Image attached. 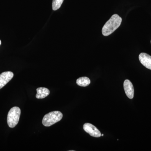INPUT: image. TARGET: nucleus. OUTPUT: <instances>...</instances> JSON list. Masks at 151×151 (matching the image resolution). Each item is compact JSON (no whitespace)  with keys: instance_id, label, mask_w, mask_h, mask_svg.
<instances>
[{"instance_id":"obj_2","label":"nucleus","mask_w":151,"mask_h":151,"mask_svg":"<svg viewBox=\"0 0 151 151\" xmlns=\"http://www.w3.org/2000/svg\"><path fill=\"white\" fill-rule=\"evenodd\" d=\"M63 118V114L58 111H52L47 114L43 117L42 124L45 127H49L59 122Z\"/></svg>"},{"instance_id":"obj_13","label":"nucleus","mask_w":151,"mask_h":151,"mask_svg":"<svg viewBox=\"0 0 151 151\" xmlns=\"http://www.w3.org/2000/svg\"></svg>"},{"instance_id":"obj_6","label":"nucleus","mask_w":151,"mask_h":151,"mask_svg":"<svg viewBox=\"0 0 151 151\" xmlns=\"http://www.w3.org/2000/svg\"><path fill=\"white\" fill-rule=\"evenodd\" d=\"M14 76V73L11 71H6L0 74V89L10 81Z\"/></svg>"},{"instance_id":"obj_8","label":"nucleus","mask_w":151,"mask_h":151,"mask_svg":"<svg viewBox=\"0 0 151 151\" xmlns=\"http://www.w3.org/2000/svg\"><path fill=\"white\" fill-rule=\"evenodd\" d=\"M37 94L36 95V97L37 99H43L47 97L50 94L49 90L45 87H39L37 89Z\"/></svg>"},{"instance_id":"obj_11","label":"nucleus","mask_w":151,"mask_h":151,"mask_svg":"<svg viewBox=\"0 0 151 151\" xmlns=\"http://www.w3.org/2000/svg\"><path fill=\"white\" fill-rule=\"evenodd\" d=\"M103 136H104V135H103V134H101V136H102V137H103Z\"/></svg>"},{"instance_id":"obj_7","label":"nucleus","mask_w":151,"mask_h":151,"mask_svg":"<svg viewBox=\"0 0 151 151\" xmlns=\"http://www.w3.org/2000/svg\"><path fill=\"white\" fill-rule=\"evenodd\" d=\"M140 62L148 69L151 70V56L147 53L142 52L139 55Z\"/></svg>"},{"instance_id":"obj_1","label":"nucleus","mask_w":151,"mask_h":151,"mask_svg":"<svg viewBox=\"0 0 151 151\" xmlns=\"http://www.w3.org/2000/svg\"><path fill=\"white\" fill-rule=\"evenodd\" d=\"M122 19L119 15L114 14L106 22L102 29V34L105 36H108L113 33L121 25Z\"/></svg>"},{"instance_id":"obj_5","label":"nucleus","mask_w":151,"mask_h":151,"mask_svg":"<svg viewBox=\"0 0 151 151\" xmlns=\"http://www.w3.org/2000/svg\"><path fill=\"white\" fill-rule=\"evenodd\" d=\"M124 87L125 93L128 98L130 99H133L134 94V86L130 80L126 79L124 81Z\"/></svg>"},{"instance_id":"obj_12","label":"nucleus","mask_w":151,"mask_h":151,"mask_svg":"<svg viewBox=\"0 0 151 151\" xmlns=\"http://www.w3.org/2000/svg\"><path fill=\"white\" fill-rule=\"evenodd\" d=\"M1 41L0 40V45H1Z\"/></svg>"},{"instance_id":"obj_3","label":"nucleus","mask_w":151,"mask_h":151,"mask_svg":"<svg viewBox=\"0 0 151 151\" xmlns=\"http://www.w3.org/2000/svg\"><path fill=\"white\" fill-rule=\"evenodd\" d=\"M21 110L19 107H14L11 108L7 116V123L9 127L13 128L17 126L19 120Z\"/></svg>"},{"instance_id":"obj_10","label":"nucleus","mask_w":151,"mask_h":151,"mask_svg":"<svg viewBox=\"0 0 151 151\" xmlns=\"http://www.w3.org/2000/svg\"><path fill=\"white\" fill-rule=\"evenodd\" d=\"M64 0H52V9L54 11L58 9L61 6Z\"/></svg>"},{"instance_id":"obj_4","label":"nucleus","mask_w":151,"mask_h":151,"mask_svg":"<svg viewBox=\"0 0 151 151\" xmlns=\"http://www.w3.org/2000/svg\"><path fill=\"white\" fill-rule=\"evenodd\" d=\"M83 129L85 132L90 136L94 137H100L101 136V132L95 126L89 123H86L83 125Z\"/></svg>"},{"instance_id":"obj_9","label":"nucleus","mask_w":151,"mask_h":151,"mask_svg":"<svg viewBox=\"0 0 151 151\" xmlns=\"http://www.w3.org/2000/svg\"><path fill=\"white\" fill-rule=\"evenodd\" d=\"M91 83L90 79L87 77H81L76 80V84L81 86H88Z\"/></svg>"}]
</instances>
